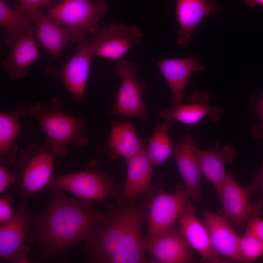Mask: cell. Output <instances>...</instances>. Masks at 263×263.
Masks as SVG:
<instances>
[{"label":"cell","mask_w":263,"mask_h":263,"mask_svg":"<svg viewBox=\"0 0 263 263\" xmlns=\"http://www.w3.org/2000/svg\"><path fill=\"white\" fill-rule=\"evenodd\" d=\"M197 155L202 174L217 192L227 174L225 165L234 160L236 150L230 143L217 142L206 150L198 148Z\"/></svg>","instance_id":"cell-25"},{"label":"cell","mask_w":263,"mask_h":263,"mask_svg":"<svg viewBox=\"0 0 263 263\" xmlns=\"http://www.w3.org/2000/svg\"><path fill=\"white\" fill-rule=\"evenodd\" d=\"M35 34L36 27L31 25L3 60L2 66L8 71L10 78L23 79L27 75V68L38 59Z\"/></svg>","instance_id":"cell-24"},{"label":"cell","mask_w":263,"mask_h":263,"mask_svg":"<svg viewBox=\"0 0 263 263\" xmlns=\"http://www.w3.org/2000/svg\"><path fill=\"white\" fill-rule=\"evenodd\" d=\"M28 114L37 120L45 133L44 143L57 150L61 157L67 154L68 145L80 148L89 143L85 132L86 116L76 117L64 112L57 96L48 105L38 101L29 106Z\"/></svg>","instance_id":"cell-2"},{"label":"cell","mask_w":263,"mask_h":263,"mask_svg":"<svg viewBox=\"0 0 263 263\" xmlns=\"http://www.w3.org/2000/svg\"><path fill=\"white\" fill-rule=\"evenodd\" d=\"M136 64L127 60H120L115 69L117 77L121 80L115 103L110 113L113 115L134 116L143 121L149 114L142 95L146 83L137 78Z\"/></svg>","instance_id":"cell-8"},{"label":"cell","mask_w":263,"mask_h":263,"mask_svg":"<svg viewBox=\"0 0 263 263\" xmlns=\"http://www.w3.org/2000/svg\"><path fill=\"white\" fill-rule=\"evenodd\" d=\"M172 124L170 120L157 124L149 140L146 152L153 165L164 163L173 151V144L169 134Z\"/></svg>","instance_id":"cell-28"},{"label":"cell","mask_w":263,"mask_h":263,"mask_svg":"<svg viewBox=\"0 0 263 263\" xmlns=\"http://www.w3.org/2000/svg\"><path fill=\"white\" fill-rule=\"evenodd\" d=\"M20 3L30 7H38L53 3L55 0H19Z\"/></svg>","instance_id":"cell-35"},{"label":"cell","mask_w":263,"mask_h":263,"mask_svg":"<svg viewBox=\"0 0 263 263\" xmlns=\"http://www.w3.org/2000/svg\"><path fill=\"white\" fill-rule=\"evenodd\" d=\"M135 206V203H106L105 218L92 236L81 244L85 261L107 263L123 237Z\"/></svg>","instance_id":"cell-3"},{"label":"cell","mask_w":263,"mask_h":263,"mask_svg":"<svg viewBox=\"0 0 263 263\" xmlns=\"http://www.w3.org/2000/svg\"><path fill=\"white\" fill-rule=\"evenodd\" d=\"M46 188H58L89 201L116 198L117 193L113 177L94 160L89 162L83 170L52 177Z\"/></svg>","instance_id":"cell-5"},{"label":"cell","mask_w":263,"mask_h":263,"mask_svg":"<svg viewBox=\"0 0 263 263\" xmlns=\"http://www.w3.org/2000/svg\"><path fill=\"white\" fill-rule=\"evenodd\" d=\"M21 9L31 18L36 27L35 37L53 58H60L61 51L69 42H80L86 34L61 26L39 8L30 7L19 3Z\"/></svg>","instance_id":"cell-12"},{"label":"cell","mask_w":263,"mask_h":263,"mask_svg":"<svg viewBox=\"0 0 263 263\" xmlns=\"http://www.w3.org/2000/svg\"><path fill=\"white\" fill-rule=\"evenodd\" d=\"M157 64L171 91L173 105L184 103L186 87L191 75L205 68L193 57L165 59Z\"/></svg>","instance_id":"cell-21"},{"label":"cell","mask_w":263,"mask_h":263,"mask_svg":"<svg viewBox=\"0 0 263 263\" xmlns=\"http://www.w3.org/2000/svg\"><path fill=\"white\" fill-rule=\"evenodd\" d=\"M61 0H60V1H61Z\"/></svg>","instance_id":"cell-37"},{"label":"cell","mask_w":263,"mask_h":263,"mask_svg":"<svg viewBox=\"0 0 263 263\" xmlns=\"http://www.w3.org/2000/svg\"><path fill=\"white\" fill-rule=\"evenodd\" d=\"M175 15L180 30L179 45L188 46L194 28L205 17L217 14L222 8L216 0H175Z\"/></svg>","instance_id":"cell-19"},{"label":"cell","mask_w":263,"mask_h":263,"mask_svg":"<svg viewBox=\"0 0 263 263\" xmlns=\"http://www.w3.org/2000/svg\"><path fill=\"white\" fill-rule=\"evenodd\" d=\"M31 18L21 9L19 3L14 10L0 0V23L7 30L5 43L9 48L24 35L32 22Z\"/></svg>","instance_id":"cell-27"},{"label":"cell","mask_w":263,"mask_h":263,"mask_svg":"<svg viewBox=\"0 0 263 263\" xmlns=\"http://www.w3.org/2000/svg\"><path fill=\"white\" fill-rule=\"evenodd\" d=\"M143 149L132 124L129 121L115 122L112 124L107 142L99 148L112 160L122 157L126 160Z\"/></svg>","instance_id":"cell-26"},{"label":"cell","mask_w":263,"mask_h":263,"mask_svg":"<svg viewBox=\"0 0 263 263\" xmlns=\"http://www.w3.org/2000/svg\"><path fill=\"white\" fill-rule=\"evenodd\" d=\"M144 245L145 251L160 263H188L193 261L191 247L180 231L173 226Z\"/></svg>","instance_id":"cell-16"},{"label":"cell","mask_w":263,"mask_h":263,"mask_svg":"<svg viewBox=\"0 0 263 263\" xmlns=\"http://www.w3.org/2000/svg\"><path fill=\"white\" fill-rule=\"evenodd\" d=\"M246 232L263 243V219L260 215L252 217L245 227Z\"/></svg>","instance_id":"cell-34"},{"label":"cell","mask_w":263,"mask_h":263,"mask_svg":"<svg viewBox=\"0 0 263 263\" xmlns=\"http://www.w3.org/2000/svg\"><path fill=\"white\" fill-rule=\"evenodd\" d=\"M245 188L251 193L260 191L259 199L253 203L254 212L256 214H260L263 210V161L259 171L255 174L253 182Z\"/></svg>","instance_id":"cell-31"},{"label":"cell","mask_w":263,"mask_h":263,"mask_svg":"<svg viewBox=\"0 0 263 263\" xmlns=\"http://www.w3.org/2000/svg\"><path fill=\"white\" fill-rule=\"evenodd\" d=\"M28 205V198H23L13 217L0 225V263L33 262L28 257L30 248L26 243L32 215Z\"/></svg>","instance_id":"cell-7"},{"label":"cell","mask_w":263,"mask_h":263,"mask_svg":"<svg viewBox=\"0 0 263 263\" xmlns=\"http://www.w3.org/2000/svg\"><path fill=\"white\" fill-rule=\"evenodd\" d=\"M239 248L244 263H253L263 254V243L246 232L240 236Z\"/></svg>","instance_id":"cell-29"},{"label":"cell","mask_w":263,"mask_h":263,"mask_svg":"<svg viewBox=\"0 0 263 263\" xmlns=\"http://www.w3.org/2000/svg\"><path fill=\"white\" fill-rule=\"evenodd\" d=\"M28 106L19 104L0 113V164L12 167L18 151V138L24 129L20 119L28 114Z\"/></svg>","instance_id":"cell-23"},{"label":"cell","mask_w":263,"mask_h":263,"mask_svg":"<svg viewBox=\"0 0 263 263\" xmlns=\"http://www.w3.org/2000/svg\"><path fill=\"white\" fill-rule=\"evenodd\" d=\"M185 187L168 194L161 191L152 199L147 216V230L144 244L172 227L187 207L191 204Z\"/></svg>","instance_id":"cell-10"},{"label":"cell","mask_w":263,"mask_h":263,"mask_svg":"<svg viewBox=\"0 0 263 263\" xmlns=\"http://www.w3.org/2000/svg\"><path fill=\"white\" fill-rule=\"evenodd\" d=\"M180 229L187 241L201 256V262H225L214 251L208 230L204 222L197 217L194 206L189 204L178 219Z\"/></svg>","instance_id":"cell-17"},{"label":"cell","mask_w":263,"mask_h":263,"mask_svg":"<svg viewBox=\"0 0 263 263\" xmlns=\"http://www.w3.org/2000/svg\"><path fill=\"white\" fill-rule=\"evenodd\" d=\"M12 167L0 164V194L3 193L16 181L17 173Z\"/></svg>","instance_id":"cell-33"},{"label":"cell","mask_w":263,"mask_h":263,"mask_svg":"<svg viewBox=\"0 0 263 263\" xmlns=\"http://www.w3.org/2000/svg\"><path fill=\"white\" fill-rule=\"evenodd\" d=\"M143 217V207L136 205L125 234L107 263L147 262L141 233Z\"/></svg>","instance_id":"cell-20"},{"label":"cell","mask_w":263,"mask_h":263,"mask_svg":"<svg viewBox=\"0 0 263 263\" xmlns=\"http://www.w3.org/2000/svg\"><path fill=\"white\" fill-rule=\"evenodd\" d=\"M49 189L50 201L41 212L31 215L33 230L26 239L27 244L39 246L38 262L55 260L81 244L92 236L105 217L91 201L68 197L58 188Z\"/></svg>","instance_id":"cell-1"},{"label":"cell","mask_w":263,"mask_h":263,"mask_svg":"<svg viewBox=\"0 0 263 263\" xmlns=\"http://www.w3.org/2000/svg\"><path fill=\"white\" fill-rule=\"evenodd\" d=\"M126 162L127 176L119 195L120 202L133 204L149 188L154 165L144 150Z\"/></svg>","instance_id":"cell-22"},{"label":"cell","mask_w":263,"mask_h":263,"mask_svg":"<svg viewBox=\"0 0 263 263\" xmlns=\"http://www.w3.org/2000/svg\"><path fill=\"white\" fill-rule=\"evenodd\" d=\"M210 94L206 91L192 94L188 104L174 105L158 113L164 120H176L188 125L195 124L206 117L213 122L221 120L224 111L221 108L213 107L208 103Z\"/></svg>","instance_id":"cell-15"},{"label":"cell","mask_w":263,"mask_h":263,"mask_svg":"<svg viewBox=\"0 0 263 263\" xmlns=\"http://www.w3.org/2000/svg\"><path fill=\"white\" fill-rule=\"evenodd\" d=\"M144 34L136 26L111 23L100 27L92 41L93 56L116 59L126 54L133 45L142 42Z\"/></svg>","instance_id":"cell-11"},{"label":"cell","mask_w":263,"mask_h":263,"mask_svg":"<svg viewBox=\"0 0 263 263\" xmlns=\"http://www.w3.org/2000/svg\"><path fill=\"white\" fill-rule=\"evenodd\" d=\"M203 216L204 223L216 253L221 257L244 263L239 251L240 236L232 225L221 215L214 214L207 208L204 209Z\"/></svg>","instance_id":"cell-18"},{"label":"cell","mask_w":263,"mask_h":263,"mask_svg":"<svg viewBox=\"0 0 263 263\" xmlns=\"http://www.w3.org/2000/svg\"><path fill=\"white\" fill-rule=\"evenodd\" d=\"M221 202L220 215L232 225L242 229L246 227L255 215L250 192L240 186L227 174L217 191Z\"/></svg>","instance_id":"cell-13"},{"label":"cell","mask_w":263,"mask_h":263,"mask_svg":"<svg viewBox=\"0 0 263 263\" xmlns=\"http://www.w3.org/2000/svg\"><path fill=\"white\" fill-rule=\"evenodd\" d=\"M198 148L192 136L186 134L173 144V149L185 188L193 204L200 202L202 198V173L197 155Z\"/></svg>","instance_id":"cell-14"},{"label":"cell","mask_w":263,"mask_h":263,"mask_svg":"<svg viewBox=\"0 0 263 263\" xmlns=\"http://www.w3.org/2000/svg\"><path fill=\"white\" fill-rule=\"evenodd\" d=\"M78 47L61 69L47 66L45 70L51 78L61 82L76 102L86 100V85L88 78L92 55V41L81 40Z\"/></svg>","instance_id":"cell-9"},{"label":"cell","mask_w":263,"mask_h":263,"mask_svg":"<svg viewBox=\"0 0 263 263\" xmlns=\"http://www.w3.org/2000/svg\"><path fill=\"white\" fill-rule=\"evenodd\" d=\"M247 6L253 8L257 6L263 7V0H242Z\"/></svg>","instance_id":"cell-36"},{"label":"cell","mask_w":263,"mask_h":263,"mask_svg":"<svg viewBox=\"0 0 263 263\" xmlns=\"http://www.w3.org/2000/svg\"><path fill=\"white\" fill-rule=\"evenodd\" d=\"M107 10V4L103 0H62L47 14L61 26L94 35Z\"/></svg>","instance_id":"cell-6"},{"label":"cell","mask_w":263,"mask_h":263,"mask_svg":"<svg viewBox=\"0 0 263 263\" xmlns=\"http://www.w3.org/2000/svg\"><path fill=\"white\" fill-rule=\"evenodd\" d=\"M56 157H61L58 151L45 143L30 144L20 150L16 186L22 198H29L46 188Z\"/></svg>","instance_id":"cell-4"},{"label":"cell","mask_w":263,"mask_h":263,"mask_svg":"<svg viewBox=\"0 0 263 263\" xmlns=\"http://www.w3.org/2000/svg\"><path fill=\"white\" fill-rule=\"evenodd\" d=\"M252 112L258 117L260 122L255 124L251 129L253 135L256 138H263V93L260 95L254 96L251 100Z\"/></svg>","instance_id":"cell-30"},{"label":"cell","mask_w":263,"mask_h":263,"mask_svg":"<svg viewBox=\"0 0 263 263\" xmlns=\"http://www.w3.org/2000/svg\"><path fill=\"white\" fill-rule=\"evenodd\" d=\"M14 198L8 194H1L0 197V225L10 220L15 210L12 207Z\"/></svg>","instance_id":"cell-32"}]
</instances>
